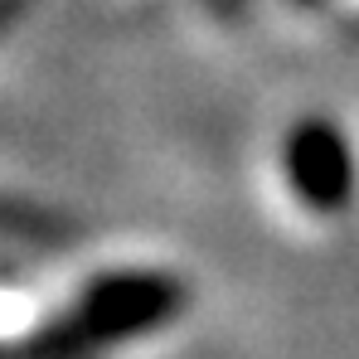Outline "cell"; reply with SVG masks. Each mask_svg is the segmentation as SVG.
I'll use <instances>...</instances> for the list:
<instances>
[{"mask_svg":"<svg viewBox=\"0 0 359 359\" xmlns=\"http://www.w3.org/2000/svg\"><path fill=\"white\" fill-rule=\"evenodd\" d=\"M189 287L165 267H107L88 277L73 301L54 311L29 340L15 345V359H88L112 345L146 340L184 316Z\"/></svg>","mask_w":359,"mask_h":359,"instance_id":"1","label":"cell"},{"mask_svg":"<svg viewBox=\"0 0 359 359\" xmlns=\"http://www.w3.org/2000/svg\"><path fill=\"white\" fill-rule=\"evenodd\" d=\"M282 180L306 214L335 219L359 199V151L325 112H306L282 136Z\"/></svg>","mask_w":359,"mask_h":359,"instance_id":"2","label":"cell"},{"mask_svg":"<svg viewBox=\"0 0 359 359\" xmlns=\"http://www.w3.org/2000/svg\"><path fill=\"white\" fill-rule=\"evenodd\" d=\"M297 5H320V0H297Z\"/></svg>","mask_w":359,"mask_h":359,"instance_id":"3","label":"cell"}]
</instances>
